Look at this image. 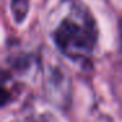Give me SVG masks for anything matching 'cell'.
Wrapping results in <instances>:
<instances>
[{"label": "cell", "mask_w": 122, "mask_h": 122, "mask_svg": "<svg viewBox=\"0 0 122 122\" xmlns=\"http://www.w3.org/2000/svg\"><path fill=\"white\" fill-rule=\"evenodd\" d=\"M29 9L28 0H12V13L17 22H21L25 19Z\"/></svg>", "instance_id": "7a4b0ae2"}, {"label": "cell", "mask_w": 122, "mask_h": 122, "mask_svg": "<svg viewBox=\"0 0 122 122\" xmlns=\"http://www.w3.org/2000/svg\"><path fill=\"white\" fill-rule=\"evenodd\" d=\"M51 38L67 58L84 62L95 51L98 38L97 25L87 7L76 4L53 30Z\"/></svg>", "instance_id": "6da1fadb"}]
</instances>
